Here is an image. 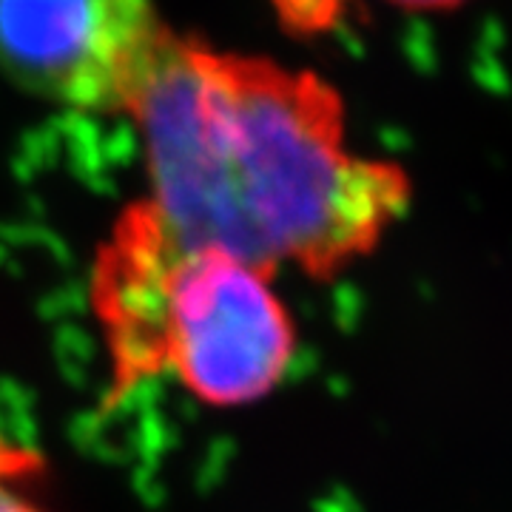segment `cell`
<instances>
[{"label":"cell","mask_w":512,"mask_h":512,"mask_svg":"<svg viewBox=\"0 0 512 512\" xmlns=\"http://www.w3.org/2000/svg\"><path fill=\"white\" fill-rule=\"evenodd\" d=\"M128 117L160 217L271 276H342L413 202L402 165L348 146L339 89L271 57L174 35Z\"/></svg>","instance_id":"1"},{"label":"cell","mask_w":512,"mask_h":512,"mask_svg":"<svg viewBox=\"0 0 512 512\" xmlns=\"http://www.w3.org/2000/svg\"><path fill=\"white\" fill-rule=\"evenodd\" d=\"M276 276L185 242L151 200L126 205L97 248L92 313L109 356V402L177 379L211 407H245L291 373L299 336Z\"/></svg>","instance_id":"2"},{"label":"cell","mask_w":512,"mask_h":512,"mask_svg":"<svg viewBox=\"0 0 512 512\" xmlns=\"http://www.w3.org/2000/svg\"><path fill=\"white\" fill-rule=\"evenodd\" d=\"M177 35L154 0H0V74L83 114H131Z\"/></svg>","instance_id":"3"},{"label":"cell","mask_w":512,"mask_h":512,"mask_svg":"<svg viewBox=\"0 0 512 512\" xmlns=\"http://www.w3.org/2000/svg\"><path fill=\"white\" fill-rule=\"evenodd\" d=\"M43 470V461L32 450L0 436V512H46L29 501L20 484Z\"/></svg>","instance_id":"4"},{"label":"cell","mask_w":512,"mask_h":512,"mask_svg":"<svg viewBox=\"0 0 512 512\" xmlns=\"http://www.w3.org/2000/svg\"><path fill=\"white\" fill-rule=\"evenodd\" d=\"M387 3L407 9V12H453L467 0H387Z\"/></svg>","instance_id":"5"}]
</instances>
